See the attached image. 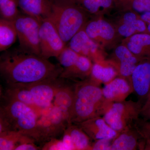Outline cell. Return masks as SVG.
<instances>
[{"instance_id": "cell-6", "label": "cell", "mask_w": 150, "mask_h": 150, "mask_svg": "<svg viewBox=\"0 0 150 150\" xmlns=\"http://www.w3.org/2000/svg\"><path fill=\"white\" fill-rule=\"evenodd\" d=\"M141 100H123L110 103L103 115L108 124L119 133L134 124L141 116Z\"/></svg>"}, {"instance_id": "cell-33", "label": "cell", "mask_w": 150, "mask_h": 150, "mask_svg": "<svg viewBox=\"0 0 150 150\" xmlns=\"http://www.w3.org/2000/svg\"><path fill=\"white\" fill-rule=\"evenodd\" d=\"M41 149L35 145V142H29L19 145L15 150H37Z\"/></svg>"}, {"instance_id": "cell-17", "label": "cell", "mask_w": 150, "mask_h": 150, "mask_svg": "<svg viewBox=\"0 0 150 150\" xmlns=\"http://www.w3.org/2000/svg\"><path fill=\"white\" fill-rule=\"evenodd\" d=\"M23 13L32 17L40 23L49 18L52 12L51 0H17Z\"/></svg>"}, {"instance_id": "cell-21", "label": "cell", "mask_w": 150, "mask_h": 150, "mask_svg": "<svg viewBox=\"0 0 150 150\" xmlns=\"http://www.w3.org/2000/svg\"><path fill=\"white\" fill-rule=\"evenodd\" d=\"M93 63L87 57L81 55L74 64L64 69L59 77L67 79H77L84 80L88 79L91 73Z\"/></svg>"}, {"instance_id": "cell-24", "label": "cell", "mask_w": 150, "mask_h": 150, "mask_svg": "<svg viewBox=\"0 0 150 150\" xmlns=\"http://www.w3.org/2000/svg\"><path fill=\"white\" fill-rule=\"evenodd\" d=\"M64 131L69 135L75 150H91V139L78 125L68 124Z\"/></svg>"}, {"instance_id": "cell-32", "label": "cell", "mask_w": 150, "mask_h": 150, "mask_svg": "<svg viewBox=\"0 0 150 150\" xmlns=\"http://www.w3.org/2000/svg\"><path fill=\"white\" fill-rule=\"evenodd\" d=\"M143 119L150 121V94L143 103L141 112Z\"/></svg>"}, {"instance_id": "cell-7", "label": "cell", "mask_w": 150, "mask_h": 150, "mask_svg": "<svg viewBox=\"0 0 150 150\" xmlns=\"http://www.w3.org/2000/svg\"><path fill=\"white\" fill-rule=\"evenodd\" d=\"M20 45L25 51L40 56L39 30L41 23L27 15L20 13L14 21Z\"/></svg>"}, {"instance_id": "cell-29", "label": "cell", "mask_w": 150, "mask_h": 150, "mask_svg": "<svg viewBox=\"0 0 150 150\" xmlns=\"http://www.w3.org/2000/svg\"><path fill=\"white\" fill-rule=\"evenodd\" d=\"M135 124L145 140V150H150V121L139 118Z\"/></svg>"}, {"instance_id": "cell-5", "label": "cell", "mask_w": 150, "mask_h": 150, "mask_svg": "<svg viewBox=\"0 0 150 150\" xmlns=\"http://www.w3.org/2000/svg\"><path fill=\"white\" fill-rule=\"evenodd\" d=\"M52 12L49 19L67 44L91 17L86 11L73 3L51 0Z\"/></svg>"}, {"instance_id": "cell-16", "label": "cell", "mask_w": 150, "mask_h": 150, "mask_svg": "<svg viewBox=\"0 0 150 150\" xmlns=\"http://www.w3.org/2000/svg\"><path fill=\"white\" fill-rule=\"evenodd\" d=\"M102 92L105 98L111 103L126 100L134 89L129 80L118 76L105 85Z\"/></svg>"}, {"instance_id": "cell-34", "label": "cell", "mask_w": 150, "mask_h": 150, "mask_svg": "<svg viewBox=\"0 0 150 150\" xmlns=\"http://www.w3.org/2000/svg\"><path fill=\"white\" fill-rule=\"evenodd\" d=\"M141 18L146 25L148 33L150 34V12L144 13L140 14Z\"/></svg>"}, {"instance_id": "cell-2", "label": "cell", "mask_w": 150, "mask_h": 150, "mask_svg": "<svg viewBox=\"0 0 150 150\" xmlns=\"http://www.w3.org/2000/svg\"><path fill=\"white\" fill-rule=\"evenodd\" d=\"M65 82L59 77L34 83L6 85L4 96L24 103L40 112L42 117L48 114V108Z\"/></svg>"}, {"instance_id": "cell-19", "label": "cell", "mask_w": 150, "mask_h": 150, "mask_svg": "<svg viewBox=\"0 0 150 150\" xmlns=\"http://www.w3.org/2000/svg\"><path fill=\"white\" fill-rule=\"evenodd\" d=\"M79 6L91 16H103L115 9L114 0H58Z\"/></svg>"}, {"instance_id": "cell-31", "label": "cell", "mask_w": 150, "mask_h": 150, "mask_svg": "<svg viewBox=\"0 0 150 150\" xmlns=\"http://www.w3.org/2000/svg\"><path fill=\"white\" fill-rule=\"evenodd\" d=\"M114 139H104L95 141L92 145L91 150H111Z\"/></svg>"}, {"instance_id": "cell-18", "label": "cell", "mask_w": 150, "mask_h": 150, "mask_svg": "<svg viewBox=\"0 0 150 150\" xmlns=\"http://www.w3.org/2000/svg\"><path fill=\"white\" fill-rule=\"evenodd\" d=\"M121 43L142 60L150 59L149 33H137L122 39Z\"/></svg>"}, {"instance_id": "cell-4", "label": "cell", "mask_w": 150, "mask_h": 150, "mask_svg": "<svg viewBox=\"0 0 150 150\" xmlns=\"http://www.w3.org/2000/svg\"><path fill=\"white\" fill-rule=\"evenodd\" d=\"M74 90L69 124H76L94 117L103 116L111 103L105 98L102 89L88 78L75 84Z\"/></svg>"}, {"instance_id": "cell-9", "label": "cell", "mask_w": 150, "mask_h": 150, "mask_svg": "<svg viewBox=\"0 0 150 150\" xmlns=\"http://www.w3.org/2000/svg\"><path fill=\"white\" fill-rule=\"evenodd\" d=\"M39 38L40 56L46 59L52 57L57 58L67 46L49 18L41 23Z\"/></svg>"}, {"instance_id": "cell-15", "label": "cell", "mask_w": 150, "mask_h": 150, "mask_svg": "<svg viewBox=\"0 0 150 150\" xmlns=\"http://www.w3.org/2000/svg\"><path fill=\"white\" fill-rule=\"evenodd\" d=\"M76 124L94 141L104 139H114L119 134L108 124L103 116L94 117Z\"/></svg>"}, {"instance_id": "cell-28", "label": "cell", "mask_w": 150, "mask_h": 150, "mask_svg": "<svg viewBox=\"0 0 150 150\" xmlns=\"http://www.w3.org/2000/svg\"><path fill=\"white\" fill-rule=\"evenodd\" d=\"M80 56V54L76 53L67 45L57 58L61 66L64 69H66L74 64Z\"/></svg>"}, {"instance_id": "cell-22", "label": "cell", "mask_w": 150, "mask_h": 150, "mask_svg": "<svg viewBox=\"0 0 150 150\" xmlns=\"http://www.w3.org/2000/svg\"><path fill=\"white\" fill-rule=\"evenodd\" d=\"M74 98V86L71 87L65 83L59 88L54 99V104L58 106L66 115L69 124L72 110Z\"/></svg>"}, {"instance_id": "cell-12", "label": "cell", "mask_w": 150, "mask_h": 150, "mask_svg": "<svg viewBox=\"0 0 150 150\" xmlns=\"http://www.w3.org/2000/svg\"><path fill=\"white\" fill-rule=\"evenodd\" d=\"M108 60L116 68L118 76L126 78L130 82L134 70L140 62L144 60L133 54L121 42L113 48Z\"/></svg>"}, {"instance_id": "cell-26", "label": "cell", "mask_w": 150, "mask_h": 150, "mask_svg": "<svg viewBox=\"0 0 150 150\" xmlns=\"http://www.w3.org/2000/svg\"><path fill=\"white\" fill-rule=\"evenodd\" d=\"M117 11H131L143 13L150 12V0H114Z\"/></svg>"}, {"instance_id": "cell-8", "label": "cell", "mask_w": 150, "mask_h": 150, "mask_svg": "<svg viewBox=\"0 0 150 150\" xmlns=\"http://www.w3.org/2000/svg\"><path fill=\"white\" fill-rule=\"evenodd\" d=\"M83 28L88 37L105 51L113 49L122 40L111 22L103 16H92Z\"/></svg>"}, {"instance_id": "cell-23", "label": "cell", "mask_w": 150, "mask_h": 150, "mask_svg": "<svg viewBox=\"0 0 150 150\" xmlns=\"http://www.w3.org/2000/svg\"><path fill=\"white\" fill-rule=\"evenodd\" d=\"M36 142L34 139L21 132L14 131H6L0 132V150H15L19 145Z\"/></svg>"}, {"instance_id": "cell-1", "label": "cell", "mask_w": 150, "mask_h": 150, "mask_svg": "<svg viewBox=\"0 0 150 150\" xmlns=\"http://www.w3.org/2000/svg\"><path fill=\"white\" fill-rule=\"evenodd\" d=\"M64 70L36 54L18 47L5 51L0 57V73L6 85L28 84L57 79Z\"/></svg>"}, {"instance_id": "cell-27", "label": "cell", "mask_w": 150, "mask_h": 150, "mask_svg": "<svg viewBox=\"0 0 150 150\" xmlns=\"http://www.w3.org/2000/svg\"><path fill=\"white\" fill-rule=\"evenodd\" d=\"M17 0H0L1 18L14 21L20 12Z\"/></svg>"}, {"instance_id": "cell-10", "label": "cell", "mask_w": 150, "mask_h": 150, "mask_svg": "<svg viewBox=\"0 0 150 150\" xmlns=\"http://www.w3.org/2000/svg\"><path fill=\"white\" fill-rule=\"evenodd\" d=\"M110 21L122 40L137 33H148L146 23L135 12L118 11Z\"/></svg>"}, {"instance_id": "cell-20", "label": "cell", "mask_w": 150, "mask_h": 150, "mask_svg": "<svg viewBox=\"0 0 150 150\" xmlns=\"http://www.w3.org/2000/svg\"><path fill=\"white\" fill-rule=\"evenodd\" d=\"M118 72L108 59L93 63L89 79L99 86L105 85L118 76Z\"/></svg>"}, {"instance_id": "cell-25", "label": "cell", "mask_w": 150, "mask_h": 150, "mask_svg": "<svg viewBox=\"0 0 150 150\" xmlns=\"http://www.w3.org/2000/svg\"><path fill=\"white\" fill-rule=\"evenodd\" d=\"M17 32L14 22L0 19V51L7 50L16 40Z\"/></svg>"}, {"instance_id": "cell-30", "label": "cell", "mask_w": 150, "mask_h": 150, "mask_svg": "<svg viewBox=\"0 0 150 150\" xmlns=\"http://www.w3.org/2000/svg\"><path fill=\"white\" fill-rule=\"evenodd\" d=\"M43 150H67L62 139L53 138L48 140L41 148Z\"/></svg>"}, {"instance_id": "cell-11", "label": "cell", "mask_w": 150, "mask_h": 150, "mask_svg": "<svg viewBox=\"0 0 150 150\" xmlns=\"http://www.w3.org/2000/svg\"><path fill=\"white\" fill-rule=\"evenodd\" d=\"M67 46L77 54L87 57L93 63L107 59L105 50L91 39L83 28L73 36Z\"/></svg>"}, {"instance_id": "cell-3", "label": "cell", "mask_w": 150, "mask_h": 150, "mask_svg": "<svg viewBox=\"0 0 150 150\" xmlns=\"http://www.w3.org/2000/svg\"><path fill=\"white\" fill-rule=\"evenodd\" d=\"M0 110V132L14 131L41 142L38 117L32 108L24 103L3 96Z\"/></svg>"}, {"instance_id": "cell-13", "label": "cell", "mask_w": 150, "mask_h": 150, "mask_svg": "<svg viewBox=\"0 0 150 150\" xmlns=\"http://www.w3.org/2000/svg\"><path fill=\"white\" fill-rule=\"evenodd\" d=\"M130 82L134 92L143 103L150 94V59L143 60L138 65Z\"/></svg>"}, {"instance_id": "cell-14", "label": "cell", "mask_w": 150, "mask_h": 150, "mask_svg": "<svg viewBox=\"0 0 150 150\" xmlns=\"http://www.w3.org/2000/svg\"><path fill=\"white\" fill-rule=\"evenodd\" d=\"M145 150V142L134 123L119 133L112 142L111 150Z\"/></svg>"}]
</instances>
